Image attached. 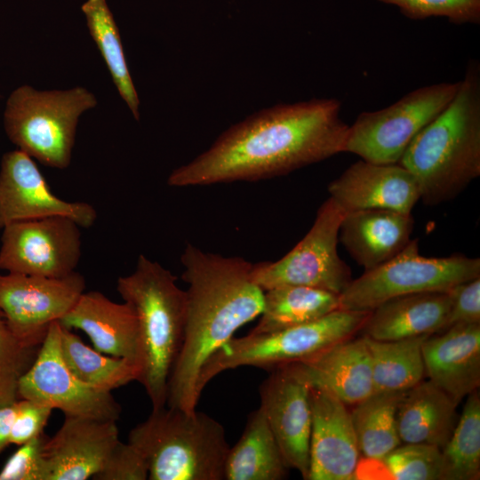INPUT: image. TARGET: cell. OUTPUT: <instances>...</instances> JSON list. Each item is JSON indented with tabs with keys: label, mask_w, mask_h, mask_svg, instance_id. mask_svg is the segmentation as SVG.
Wrapping results in <instances>:
<instances>
[{
	"label": "cell",
	"mask_w": 480,
	"mask_h": 480,
	"mask_svg": "<svg viewBox=\"0 0 480 480\" xmlns=\"http://www.w3.org/2000/svg\"><path fill=\"white\" fill-rule=\"evenodd\" d=\"M406 391L374 392L355 404L350 414L360 453L365 458L382 460L400 445L396 412Z\"/></svg>",
	"instance_id": "obj_28"
},
{
	"label": "cell",
	"mask_w": 480,
	"mask_h": 480,
	"mask_svg": "<svg viewBox=\"0 0 480 480\" xmlns=\"http://www.w3.org/2000/svg\"><path fill=\"white\" fill-rule=\"evenodd\" d=\"M147 463L140 452L129 442L115 444L93 480H146Z\"/></svg>",
	"instance_id": "obj_36"
},
{
	"label": "cell",
	"mask_w": 480,
	"mask_h": 480,
	"mask_svg": "<svg viewBox=\"0 0 480 480\" xmlns=\"http://www.w3.org/2000/svg\"><path fill=\"white\" fill-rule=\"evenodd\" d=\"M118 441L115 420L65 416L60 429L44 444L51 480L92 479Z\"/></svg>",
	"instance_id": "obj_18"
},
{
	"label": "cell",
	"mask_w": 480,
	"mask_h": 480,
	"mask_svg": "<svg viewBox=\"0 0 480 480\" xmlns=\"http://www.w3.org/2000/svg\"><path fill=\"white\" fill-rule=\"evenodd\" d=\"M10 444L20 445L44 433L52 409L28 399H18Z\"/></svg>",
	"instance_id": "obj_37"
},
{
	"label": "cell",
	"mask_w": 480,
	"mask_h": 480,
	"mask_svg": "<svg viewBox=\"0 0 480 480\" xmlns=\"http://www.w3.org/2000/svg\"><path fill=\"white\" fill-rule=\"evenodd\" d=\"M96 105L95 96L84 87L37 91L21 85L6 100L4 128L18 149L44 165L65 169L79 117Z\"/></svg>",
	"instance_id": "obj_6"
},
{
	"label": "cell",
	"mask_w": 480,
	"mask_h": 480,
	"mask_svg": "<svg viewBox=\"0 0 480 480\" xmlns=\"http://www.w3.org/2000/svg\"><path fill=\"white\" fill-rule=\"evenodd\" d=\"M346 211L331 196L319 207L306 236L276 261L252 264V278L263 291L303 285L341 293L353 280L337 245Z\"/></svg>",
	"instance_id": "obj_10"
},
{
	"label": "cell",
	"mask_w": 480,
	"mask_h": 480,
	"mask_svg": "<svg viewBox=\"0 0 480 480\" xmlns=\"http://www.w3.org/2000/svg\"><path fill=\"white\" fill-rule=\"evenodd\" d=\"M479 276L478 258L425 257L420 253L419 240L411 239L391 260L352 280L340 293V309L370 312L396 297L446 292Z\"/></svg>",
	"instance_id": "obj_8"
},
{
	"label": "cell",
	"mask_w": 480,
	"mask_h": 480,
	"mask_svg": "<svg viewBox=\"0 0 480 480\" xmlns=\"http://www.w3.org/2000/svg\"><path fill=\"white\" fill-rule=\"evenodd\" d=\"M170 270L140 254L134 271L120 276L116 290L134 310L139 328L140 368L153 409L166 405L168 380L180 351L187 294Z\"/></svg>",
	"instance_id": "obj_4"
},
{
	"label": "cell",
	"mask_w": 480,
	"mask_h": 480,
	"mask_svg": "<svg viewBox=\"0 0 480 480\" xmlns=\"http://www.w3.org/2000/svg\"><path fill=\"white\" fill-rule=\"evenodd\" d=\"M451 292L452 302L442 331L458 324H480V276L456 285Z\"/></svg>",
	"instance_id": "obj_38"
},
{
	"label": "cell",
	"mask_w": 480,
	"mask_h": 480,
	"mask_svg": "<svg viewBox=\"0 0 480 480\" xmlns=\"http://www.w3.org/2000/svg\"><path fill=\"white\" fill-rule=\"evenodd\" d=\"M428 336L387 341L364 336L371 356L373 393L406 391L422 380V343Z\"/></svg>",
	"instance_id": "obj_27"
},
{
	"label": "cell",
	"mask_w": 480,
	"mask_h": 480,
	"mask_svg": "<svg viewBox=\"0 0 480 480\" xmlns=\"http://www.w3.org/2000/svg\"><path fill=\"white\" fill-rule=\"evenodd\" d=\"M180 261L181 277L188 284L187 314L166 405L192 412L200 397L202 366L237 329L260 315L264 291L252 278V263L241 257H224L188 244Z\"/></svg>",
	"instance_id": "obj_2"
},
{
	"label": "cell",
	"mask_w": 480,
	"mask_h": 480,
	"mask_svg": "<svg viewBox=\"0 0 480 480\" xmlns=\"http://www.w3.org/2000/svg\"><path fill=\"white\" fill-rule=\"evenodd\" d=\"M457 404L431 381L408 389L396 412L397 430L404 444H427L441 450L456 425Z\"/></svg>",
	"instance_id": "obj_24"
},
{
	"label": "cell",
	"mask_w": 480,
	"mask_h": 480,
	"mask_svg": "<svg viewBox=\"0 0 480 480\" xmlns=\"http://www.w3.org/2000/svg\"><path fill=\"white\" fill-rule=\"evenodd\" d=\"M452 302L451 290L396 297L370 311L360 330L383 341L432 335L444 329Z\"/></svg>",
	"instance_id": "obj_23"
},
{
	"label": "cell",
	"mask_w": 480,
	"mask_h": 480,
	"mask_svg": "<svg viewBox=\"0 0 480 480\" xmlns=\"http://www.w3.org/2000/svg\"><path fill=\"white\" fill-rule=\"evenodd\" d=\"M334 98L281 103L222 132L168 177L171 187L255 181L285 175L343 153L348 131Z\"/></svg>",
	"instance_id": "obj_1"
},
{
	"label": "cell",
	"mask_w": 480,
	"mask_h": 480,
	"mask_svg": "<svg viewBox=\"0 0 480 480\" xmlns=\"http://www.w3.org/2000/svg\"><path fill=\"white\" fill-rule=\"evenodd\" d=\"M84 290L85 280L76 271L58 278L0 275V312L19 340L41 346L51 324L60 322Z\"/></svg>",
	"instance_id": "obj_13"
},
{
	"label": "cell",
	"mask_w": 480,
	"mask_h": 480,
	"mask_svg": "<svg viewBox=\"0 0 480 480\" xmlns=\"http://www.w3.org/2000/svg\"><path fill=\"white\" fill-rule=\"evenodd\" d=\"M412 213L388 209H363L346 212L339 239L364 270L373 269L399 253L411 241Z\"/></svg>",
	"instance_id": "obj_22"
},
{
	"label": "cell",
	"mask_w": 480,
	"mask_h": 480,
	"mask_svg": "<svg viewBox=\"0 0 480 480\" xmlns=\"http://www.w3.org/2000/svg\"><path fill=\"white\" fill-rule=\"evenodd\" d=\"M398 164L413 175L428 205L456 197L480 175L477 61H470L452 100L413 138Z\"/></svg>",
	"instance_id": "obj_3"
},
{
	"label": "cell",
	"mask_w": 480,
	"mask_h": 480,
	"mask_svg": "<svg viewBox=\"0 0 480 480\" xmlns=\"http://www.w3.org/2000/svg\"><path fill=\"white\" fill-rule=\"evenodd\" d=\"M89 33L98 46L112 80L133 117L140 119V100L125 60L120 33L107 0L82 5Z\"/></svg>",
	"instance_id": "obj_30"
},
{
	"label": "cell",
	"mask_w": 480,
	"mask_h": 480,
	"mask_svg": "<svg viewBox=\"0 0 480 480\" xmlns=\"http://www.w3.org/2000/svg\"><path fill=\"white\" fill-rule=\"evenodd\" d=\"M40 346L19 340L9 329L0 312V406L19 399L20 380L32 365Z\"/></svg>",
	"instance_id": "obj_32"
},
{
	"label": "cell",
	"mask_w": 480,
	"mask_h": 480,
	"mask_svg": "<svg viewBox=\"0 0 480 480\" xmlns=\"http://www.w3.org/2000/svg\"><path fill=\"white\" fill-rule=\"evenodd\" d=\"M396 6L411 20L444 17L456 25L480 23V0H376Z\"/></svg>",
	"instance_id": "obj_34"
},
{
	"label": "cell",
	"mask_w": 480,
	"mask_h": 480,
	"mask_svg": "<svg viewBox=\"0 0 480 480\" xmlns=\"http://www.w3.org/2000/svg\"><path fill=\"white\" fill-rule=\"evenodd\" d=\"M459 82L411 91L393 104L360 113L348 126L344 152L375 164H397L413 138L452 100Z\"/></svg>",
	"instance_id": "obj_9"
},
{
	"label": "cell",
	"mask_w": 480,
	"mask_h": 480,
	"mask_svg": "<svg viewBox=\"0 0 480 480\" xmlns=\"http://www.w3.org/2000/svg\"><path fill=\"white\" fill-rule=\"evenodd\" d=\"M80 228L61 216L6 225L1 236L0 269L53 278L68 276L82 255Z\"/></svg>",
	"instance_id": "obj_12"
},
{
	"label": "cell",
	"mask_w": 480,
	"mask_h": 480,
	"mask_svg": "<svg viewBox=\"0 0 480 480\" xmlns=\"http://www.w3.org/2000/svg\"><path fill=\"white\" fill-rule=\"evenodd\" d=\"M59 323L83 331L99 352L125 358L140 368L138 320L127 302H115L98 291L84 292Z\"/></svg>",
	"instance_id": "obj_21"
},
{
	"label": "cell",
	"mask_w": 480,
	"mask_h": 480,
	"mask_svg": "<svg viewBox=\"0 0 480 480\" xmlns=\"http://www.w3.org/2000/svg\"><path fill=\"white\" fill-rule=\"evenodd\" d=\"M149 480H223L229 444L223 426L208 414L164 405L152 409L129 433Z\"/></svg>",
	"instance_id": "obj_5"
},
{
	"label": "cell",
	"mask_w": 480,
	"mask_h": 480,
	"mask_svg": "<svg viewBox=\"0 0 480 480\" xmlns=\"http://www.w3.org/2000/svg\"><path fill=\"white\" fill-rule=\"evenodd\" d=\"M16 402L0 406V453L10 444V433L15 415Z\"/></svg>",
	"instance_id": "obj_39"
},
{
	"label": "cell",
	"mask_w": 480,
	"mask_h": 480,
	"mask_svg": "<svg viewBox=\"0 0 480 480\" xmlns=\"http://www.w3.org/2000/svg\"><path fill=\"white\" fill-rule=\"evenodd\" d=\"M47 438L42 433L19 445L0 470V480H51L44 454Z\"/></svg>",
	"instance_id": "obj_35"
},
{
	"label": "cell",
	"mask_w": 480,
	"mask_h": 480,
	"mask_svg": "<svg viewBox=\"0 0 480 480\" xmlns=\"http://www.w3.org/2000/svg\"><path fill=\"white\" fill-rule=\"evenodd\" d=\"M340 309V294L303 285L264 291L260 319L250 332H273L317 320Z\"/></svg>",
	"instance_id": "obj_26"
},
{
	"label": "cell",
	"mask_w": 480,
	"mask_h": 480,
	"mask_svg": "<svg viewBox=\"0 0 480 480\" xmlns=\"http://www.w3.org/2000/svg\"><path fill=\"white\" fill-rule=\"evenodd\" d=\"M264 413L289 468L308 480L311 434L310 387L292 363L272 370L260 386Z\"/></svg>",
	"instance_id": "obj_15"
},
{
	"label": "cell",
	"mask_w": 480,
	"mask_h": 480,
	"mask_svg": "<svg viewBox=\"0 0 480 480\" xmlns=\"http://www.w3.org/2000/svg\"><path fill=\"white\" fill-rule=\"evenodd\" d=\"M382 461L394 479L441 480L442 450L432 444L398 445Z\"/></svg>",
	"instance_id": "obj_33"
},
{
	"label": "cell",
	"mask_w": 480,
	"mask_h": 480,
	"mask_svg": "<svg viewBox=\"0 0 480 480\" xmlns=\"http://www.w3.org/2000/svg\"><path fill=\"white\" fill-rule=\"evenodd\" d=\"M369 312L337 309L317 320L284 330L231 338L202 366L197 392L219 373L240 366L274 370L307 359L350 338L360 330Z\"/></svg>",
	"instance_id": "obj_7"
},
{
	"label": "cell",
	"mask_w": 480,
	"mask_h": 480,
	"mask_svg": "<svg viewBox=\"0 0 480 480\" xmlns=\"http://www.w3.org/2000/svg\"><path fill=\"white\" fill-rule=\"evenodd\" d=\"M292 364L310 388L325 390L347 405H355L373 393L364 336L346 339Z\"/></svg>",
	"instance_id": "obj_20"
},
{
	"label": "cell",
	"mask_w": 480,
	"mask_h": 480,
	"mask_svg": "<svg viewBox=\"0 0 480 480\" xmlns=\"http://www.w3.org/2000/svg\"><path fill=\"white\" fill-rule=\"evenodd\" d=\"M330 196L346 212L388 209L412 213L420 199L413 175L397 164H375L363 159L348 167L328 185Z\"/></svg>",
	"instance_id": "obj_17"
},
{
	"label": "cell",
	"mask_w": 480,
	"mask_h": 480,
	"mask_svg": "<svg viewBox=\"0 0 480 480\" xmlns=\"http://www.w3.org/2000/svg\"><path fill=\"white\" fill-rule=\"evenodd\" d=\"M287 467L268 420L259 407L247 418L236 444L229 448L225 480H280Z\"/></svg>",
	"instance_id": "obj_25"
},
{
	"label": "cell",
	"mask_w": 480,
	"mask_h": 480,
	"mask_svg": "<svg viewBox=\"0 0 480 480\" xmlns=\"http://www.w3.org/2000/svg\"><path fill=\"white\" fill-rule=\"evenodd\" d=\"M19 399H28L65 416L117 421L121 407L111 392L85 384L68 369L60 348V323L51 324L37 355L20 380Z\"/></svg>",
	"instance_id": "obj_11"
},
{
	"label": "cell",
	"mask_w": 480,
	"mask_h": 480,
	"mask_svg": "<svg viewBox=\"0 0 480 480\" xmlns=\"http://www.w3.org/2000/svg\"><path fill=\"white\" fill-rule=\"evenodd\" d=\"M442 332L422 343L425 374L459 404L480 384V324Z\"/></svg>",
	"instance_id": "obj_19"
},
{
	"label": "cell",
	"mask_w": 480,
	"mask_h": 480,
	"mask_svg": "<svg viewBox=\"0 0 480 480\" xmlns=\"http://www.w3.org/2000/svg\"><path fill=\"white\" fill-rule=\"evenodd\" d=\"M480 476V396H468L462 414L442 449L441 480H476Z\"/></svg>",
	"instance_id": "obj_31"
},
{
	"label": "cell",
	"mask_w": 480,
	"mask_h": 480,
	"mask_svg": "<svg viewBox=\"0 0 480 480\" xmlns=\"http://www.w3.org/2000/svg\"><path fill=\"white\" fill-rule=\"evenodd\" d=\"M68 217L81 228L97 220L95 208L54 195L34 159L20 149L4 154L0 164V228L49 217Z\"/></svg>",
	"instance_id": "obj_14"
},
{
	"label": "cell",
	"mask_w": 480,
	"mask_h": 480,
	"mask_svg": "<svg viewBox=\"0 0 480 480\" xmlns=\"http://www.w3.org/2000/svg\"><path fill=\"white\" fill-rule=\"evenodd\" d=\"M311 434L308 480L356 478L360 450L347 404L310 388Z\"/></svg>",
	"instance_id": "obj_16"
},
{
	"label": "cell",
	"mask_w": 480,
	"mask_h": 480,
	"mask_svg": "<svg viewBox=\"0 0 480 480\" xmlns=\"http://www.w3.org/2000/svg\"><path fill=\"white\" fill-rule=\"evenodd\" d=\"M60 348L68 369L80 380L109 391L138 380L140 368L134 363L99 352L85 345L70 329L60 324Z\"/></svg>",
	"instance_id": "obj_29"
}]
</instances>
